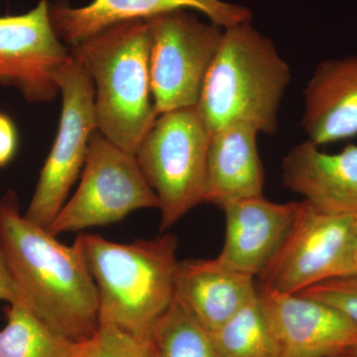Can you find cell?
Returning a JSON list of instances; mask_svg holds the SVG:
<instances>
[{
  "instance_id": "16",
  "label": "cell",
  "mask_w": 357,
  "mask_h": 357,
  "mask_svg": "<svg viewBox=\"0 0 357 357\" xmlns=\"http://www.w3.org/2000/svg\"><path fill=\"white\" fill-rule=\"evenodd\" d=\"M259 132L236 123L211 135L204 203L222 208L236 199L263 195L264 170L257 147Z\"/></svg>"
},
{
  "instance_id": "17",
  "label": "cell",
  "mask_w": 357,
  "mask_h": 357,
  "mask_svg": "<svg viewBox=\"0 0 357 357\" xmlns=\"http://www.w3.org/2000/svg\"><path fill=\"white\" fill-rule=\"evenodd\" d=\"M255 279L218 257L185 260L178 261L175 295L211 333L255 297Z\"/></svg>"
},
{
  "instance_id": "19",
  "label": "cell",
  "mask_w": 357,
  "mask_h": 357,
  "mask_svg": "<svg viewBox=\"0 0 357 357\" xmlns=\"http://www.w3.org/2000/svg\"><path fill=\"white\" fill-rule=\"evenodd\" d=\"M148 340L155 357H220L211 333L176 295Z\"/></svg>"
},
{
  "instance_id": "24",
  "label": "cell",
  "mask_w": 357,
  "mask_h": 357,
  "mask_svg": "<svg viewBox=\"0 0 357 357\" xmlns=\"http://www.w3.org/2000/svg\"><path fill=\"white\" fill-rule=\"evenodd\" d=\"M18 298H20V293L14 283L13 275L9 271L2 249L0 248V301H7L10 304Z\"/></svg>"
},
{
  "instance_id": "3",
  "label": "cell",
  "mask_w": 357,
  "mask_h": 357,
  "mask_svg": "<svg viewBox=\"0 0 357 357\" xmlns=\"http://www.w3.org/2000/svg\"><path fill=\"white\" fill-rule=\"evenodd\" d=\"M70 52L95 86L98 130L116 146L135 154L158 117L150 83L148 21L112 26L70 47Z\"/></svg>"
},
{
  "instance_id": "18",
  "label": "cell",
  "mask_w": 357,
  "mask_h": 357,
  "mask_svg": "<svg viewBox=\"0 0 357 357\" xmlns=\"http://www.w3.org/2000/svg\"><path fill=\"white\" fill-rule=\"evenodd\" d=\"M0 330V357H77L84 342L60 335L21 299L9 304Z\"/></svg>"
},
{
  "instance_id": "25",
  "label": "cell",
  "mask_w": 357,
  "mask_h": 357,
  "mask_svg": "<svg viewBox=\"0 0 357 357\" xmlns=\"http://www.w3.org/2000/svg\"><path fill=\"white\" fill-rule=\"evenodd\" d=\"M77 357H103L96 335L88 340H84Z\"/></svg>"
},
{
  "instance_id": "14",
  "label": "cell",
  "mask_w": 357,
  "mask_h": 357,
  "mask_svg": "<svg viewBox=\"0 0 357 357\" xmlns=\"http://www.w3.org/2000/svg\"><path fill=\"white\" fill-rule=\"evenodd\" d=\"M283 183L312 208L331 215L357 213V145L335 154L312 141L296 145L283 161Z\"/></svg>"
},
{
  "instance_id": "6",
  "label": "cell",
  "mask_w": 357,
  "mask_h": 357,
  "mask_svg": "<svg viewBox=\"0 0 357 357\" xmlns=\"http://www.w3.org/2000/svg\"><path fill=\"white\" fill-rule=\"evenodd\" d=\"M158 208L159 201L129 153L96 130L89 140L81 183L49 227L55 236L119 222L132 211Z\"/></svg>"
},
{
  "instance_id": "27",
  "label": "cell",
  "mask_w": 357,
  "mask_h": 357,
  "mask_svg": "<svg viewBox=\"0 0 357 357\" xmlns=\"http://www.w3.org/2000/svg\"><path fill=\"white\" fill-rule=\"evenodd\" d=\"M347 356L349 357H357V344L356 347H352L351 351H347Z\"/></svg>"
},
{
  "instance_id": "5",
  "label": "cell",
  "mask_w": 357,
  "mask_h": 357,
  "mask_svg": "<svg viewBox=\"0 0 357 357\" xmlns=\"http://www.w3.org/2000/svg\"><path fill=\"white\" fill-rule=\"evenodd\" d=\"M211 134L197 107L159 114L136 150L143 175L159 201L165 231L204 204Z\"/></svg>"
},
{
  "instance_id": "11",
  "label": "cell",
  "mask_w": 357,
  "mask_h": 357,
  "mask_svg": "<svg viewBox=\"0 0 357 357\" xmlns=\"http://www.w3.org/2000/svg\"><path fill=\"white\" fill-rule=\"evenodd\" d=\"M257 295L277 357H337L357 344L356 324L326 303L258 283Z\"/></svg>"
},
{
  "instance_id": "15",
  "label": "cell",
  "mask_w": 357,
  "mask_h": 357,
  "mask_svg": "<svg viewBox=\"0 0 357 357\" xmlns=\"http://www.w3.org/2000/svg\"><path fill=\"white\" fill-rule=\"evenodd\" d=\"M302 126L314 144L357 135V55L319 63L304 89Z\"/></svg>"
},
{
  "instance_id": "21",
  "label": "cell",
  "mask_w": 357,
  "mask_h": 357,
  "mask_svg": "<svg viewBox=\"0 0 357 357\" xmlns=\"http://www.w3.org/2000/svg\"><path fill=\"white\" fill-rule=\"evenodd\" d=\"M299 294L335 307L357 326V277L321 282Z\"/></svg>"
},
{
  "instance_id": "10",
  "label": "cell",
  "mask_w": 357,
  "mask_h": 357,
  "mask_svg": "<svg viewBox=\"0 0 357 357\" xmlns=\"http://www.w3.org/2000/svg\"><path fill=\"white\" fill-rule=\"evenodd\" d=\"M49 0L20 15L0 17V84L18 89L28 102H50L59 93L56 73L70 52L52 24Z\"/></svg>"
},
{
  "instance_id": "13",
  "label": "cell",
  "mask_w": 357,
  "mask_h": 357,
  "mask_svg": "<svg viewBox=\"0 0 357 357\" xmlns=\"http://www.w3.org/2000/svg\"><path fill=\"white\" fill-rule=\"evenodd\" d=\"M300 206L301 202L274 203L263 195L225 204L227 229L218 259L257 278L287 236Z\"/></svg>"
},
{
  "instance_id": "28",
  "label": "cell",
  "mask_w": 357,
  "mask_h": 357,
  "mask_svg": "<svg viewBox=\"0 0 357 357\" xmlns=\"http://www.w3.org/2000/svg\"><path fill=\"white\" fill-rule=\"evenodd\" d=\"M337 357H349V356H347V354H342V356H340Z\"/></svg>"
},
{
  "instance_id": "23",
  "label": "cell",
  "mask_w": 357,
  "mask_h": 357,
  "mask_svg": "<svg viewBox=\"0 0 357 357\" xmlns=\"http://www.w3.org/2000/svg\"><path fill=\"white\" fill-rule=\"evenodd\" d=\"M17 133L6 115L0 114V167L6 166L15 154Z\"/></svg>"
},
{
  "instance_id": "7",
  "label": "cell",
  "mask_w": 357,
  "mask_h": 357,
  "mask_svg": "<svg viewBox=\"0 0 357 357\" xmlns=\"http://www.w3.org/2000/svg\"><path fill=\"white\" fill-rule=\"evenodd\" d=\"M354 215H331L301 202L300 210L277 252L258 275V284L299 294L321 282L354 276Z\"/></svg>"
},
{
  "instance_id": "22",
  "label": "cell",
  "mask_w": 357,
  "mask_h": 357,
  "mask_svg": "<svg viewBox=\"0 0 357 357\" xmlns=\"http://www.w3.org/2000/svg\"><path fill=\"white\" fill-rule=\"evenodd\" d=\"M103 357H155L148 338H141L110 324H100L96 333Z\"/></svg>"
},
{
  "instance_id": "20",
  "label": "cell",
  "mask_w": 357,
  "mask_h": 357,
  "mask_svg": "<svg viewBox=\"0 0 357 357\" xmlns=\"http://www.w3.org/2000/svg\"><path fill=\"white\" fill-rule=\"evenodd\" d=\"M211 335L220 357H277L257 293Z\"/></svg>"
},
{
  "instance_id": "2",
  "label": "cell",
  "mask_w": 357,
  "mask_h": 357,
  "mask_svg": "<svg viewBox=\"0 0 357 357\" xmlns=\"http://www.w3.org/2000/svg\"><path fill=\"white\" fill-rule=\"evenodd\" d=\"M290 79V68L271 39L250 22L230 26L223 29L197 110L211 135L236 123L272 135Z\"/></svg>"
},
{
  "instance_id": "26",
  "label": "cell",
  "mask_w": 357,
  "mask_h": 357,
  "mask_svg": "<svg viewBox=\"0 0 357 357\" xmlns=\"http://www.w3.org/2000/svg\"><path fill=\"white\" fill-rule=\"evenodd\" d=\"M354 227H356V274H354V276L357 277V213H356V215H354Z\"/></svg>"
},
{
  "instance_id": "4",
  "label": "cell",
  "mask_w": 357,
  "mask_h": 357,
  "mask_svg": "<svg viewBox=\"0 0 357 357\" xmlns=\"http://www.w3.org/2000/svg\"><path fill=\"white\" fill-rule=\"evenodd\" d=\"M100 304V324L148 338L175 297L178 260L173 234L117 243L82 234Z\"/></svg>"
},
{
  "instance_id": "1",
  "label": "cell",
  "mask_w": 357,
  "mask_h": 357,
  "mask_svg": "<svg viewBox=\"0 0 357 357\" xmlns=\"http://www.w3.org/2000/svg\"><path fill=\"white\" fill-rule=\"evenodd\" d=\"M0 248L20 297L54 331L76 342L100 326L98 290L82 234L72 245L21 215L8 192L0 201Z\"/></svg>"
},
{
  "instance_id": "8",
  "label": "cell",
  "mask_w": 357,
  "mask_h": 357,
  "mask_svg": "<svg viewBox=\"0 0 357 357\" xmlns=\"http://www.w3.org/2000/svg\"><path fill=\"white\" fill-rule=\"evenodd\" d=\"M62 110L55 142L47 157L24 217L49 229L83 170L89 140L98 130L95 86L83 65L70 54L55 76Z\"/></svg>"
},
{
  "instance_id": "9",
  "label": "cell",
  "mask_w": 357,
  "mask_h": 357,
  "mask_svg": "<svg viewBox=\"0 0 357 357\" xmlns=\"http://www.w3.org/2000/svg\"><path fill=\"white\" fill-rule=\"evenodd\" d=\"M151 34L150 83L157 114L197 107L222 31L188 10L147 20Z\"/></svg>"
},
{
  "instance_id": "12",
  "label": "cell",
  "mask_w": 357,
  "mask_h": 357,
  "mask_svg": "<svg viewBox=\"0 0 357 357\" xmlns=\"http://www.w3.org/2000/svg\"><path fill=\"white\" fill-rule=\"evenodd\" d=\"M177 10L198 11L223 29L250 22L252 17L246 7L223 0H93L83 7L63 2L50 7L56 34L70 47L119 23L149 20Z\"/></svg>"
}]
</instances>
